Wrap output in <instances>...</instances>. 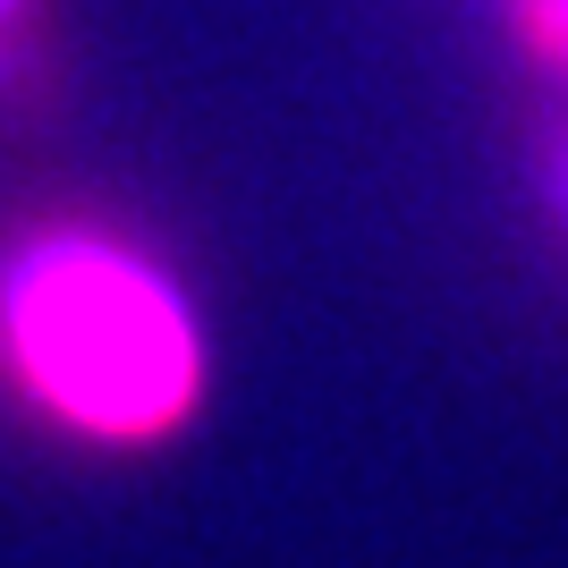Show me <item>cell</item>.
I'll return each mask as SVG.
<instances>
[{
    "instance_id": "6da1fadb",
    "label": "cell",
    "mask_w": 568,
    "mask_h": 568,
    "mask_svg": "<svg viewBox=\"0 0 568 568\" xmlns=\"http://www.w3.org/2000/svg\"><path fill=\"white\" fill-rule=\"evenodd\" d=\"M0 407L77 458L179 450L213 407V332L179 263L111 213L9 221Z\"/></svg>"
},
{
    "instance_id": "7a4b0ae2",
    "label": "cell",
    "mask_w": 568,
    "mask_h": 568,
    "mask_svg": "<svg viewBox=\"0 0 568 568\" xmlns=\"http://www.w3.org/2000/svg\"><path fill=\"white\" fill-rule=\"evenodd\" d=\"M51 0H0V111H34L51 94Z\"/></svg>"
},
{
    "instance_id": "3957f363",
    "label": "cell",
    "mask_w": 568,
    "mask_h": 568,
    "mask_svg": "<svg viewBox=\"0 0 568 568\" xmlns=\"http://www.w3.org/2000/svg\"><path fill=\"white\" fill-rule=\"evenodd\" d=\"M518 18H526V34H535L551 60H568V0H518Z\"/></svg>"
},
{
    "instance_id": "277c9868",
    "label": "cell",
    "mask_w": 568,
    "mask_h": 568,
    "mask_svg": "<svg viewBox=\"0 0 568 568\" xmlns=\"http://www.w3.org/2000/svg\"><path fill=\"white\" fill-rule=\"evenodd\" d=\"M551 204H560V221H568V136H560V153H551Z\"/></svg>"
}]
</instances>
